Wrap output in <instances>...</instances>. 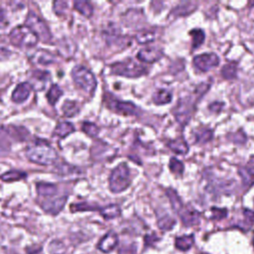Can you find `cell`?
Returning a JSON list of instances; mask_svg holds the SVG:
<instances>
[{
    "label": "cell",
    "mask_w": 254,
    "mask_h": 254,
    "mask_svg": "<svg viewBox=\"0 0 254 254\" xmlns=\"http://www.w3.org/2000/svg\"><path fill=\"white\" fill-rule=\"evenodd\" d=\"M209 87L210 84L208 82H202L192 94L179 99L177 105L173 110V113L181 125L185 126L190 121L197 102L208 91Z\"/></svg>",
    "instance_id": "6da1fadb"
},
{
    "label": "cell",
    "mask_w": 254,
    "mask_h": 254,
    "mask_svg": "<svg viewBox=\"0 0 254 254\" xmlns=\"http://www.w3.org/2000/svg\"><path fill=\"white\" fill-rule=\"evenodd\" d=\"M28 159L39 165H52L57 160V152L46 142H36L26 150Z\"/></svg>",
    "instance_id": "7a4b0ae2"
},
{
    "label": "cell",
    "mask_w": 254,
    "mask_h": 254,
    "mask_svg": "<svg viewBox=\"0 0 254 254\" xmlns=\"http://www.w3.org/2000/svg\"><path fill=\"white\" fill-rule=\"evenodd\" d=\"M72 77L78 88L90 95H94L97 82L94 74L89 69L82 66H77L73 69Z\"/></svg>",
    "instance_id": "3957f363"
},
{
    "label": "cell",
    "mask_w": 254,
    "mask_h": 254,
    "mask_svg": "<svg viewBox=\"0 0 254 254\" xmlns=\"http://www.w3.org/2000/svg\"><path fill=\"white\" fill-rule=\"evenodd\" d=\"M131 183L130 171L126 164L118 165L110 177V189L112 193H121Z\"/></svg>",
    "instance_id": "277c9868"
},
{
    "label": "cell",
    "mask_w": 254,
    "mask_h": 254,
    "mask_svg": "<svg viewBox=\"0 0 254 254\" xmlns=\"http://www.w3.org/2000/svg\"><path fill=\"white\" fill-rule=\"evenodd\" d=\"M11 43L20 48H32L37 42L38 37L25 25L15 27L9 34Z\"/></svg>",
    "instance_id": "5b68a950"
},
{
    "label": "cell",
    "mask_w": 254,
    "mask_h": 254,
    "mask_svg": "<svg viewBox=\"0 0 254 254\" xmlns=\"http://www.w3.org/2000/svg\"><path fill=\"white\" fill-rule=\"evenodd\" d=\"M111 72L125 78H139L147 73V69L132 59L118 62L111 66Z\"/></svg>",
    "instance_id": "8992f818"
},
{
    "label": "cell",
    "mask_w": 254,
    "mask_h": 254,
    "mask_svg": "<svg viewBox=\"0 0 254 254\" xmlns=\"http://www.w3.org/2000/svg\"><path fill=\"white\" fill-rule=\"evenodd\" d=\"M25 26H27L37 37L44 43H51L53 36L51 31L43 19H41L38 15L30 12L26 18Z\"/></svg>",
    "instance_id": "52a82bcc"
},
{
    "label": "cell",
    "mask_w": 254,
    "mask_h": 254,
    "mask_svg": "<svg viewBox=\"0 0 254 254\" xmlns=\"http://www.w3.org/2000/svg\"><path fill=\"white\" fill-rule=\"evenodd\" d=\"M105 102H107V107L122 115H138L140 110L136 107V105L132 102L128 101H121L115 97H113L111 95H105Z\"/></svg>",
    "instance_id": "ba28073f"
},
{
    "label": "cell",
    "mask_w": 254,
    "mask_h": 254,
    "mask_svg": "<svg viewBox=\"0 0 254 254\" xmlns=\"http://www.w3.org/2000/svg\"><path fill=\"white\" fill-rule=\"evenodd\" d=\"M194 66L201 72H207L219 66L220 58L215 53H206L196 56L193 60Z\"/></svg>",
    "instance_id": "9c48e42d"
},
{
    "label": "cell",
    "mask_w": 254,
    "mask_h": 254,
    "mask_svg": "<svg viewBox=\"0 0 254 254\" xmlns=\"http://www.w3.org/2000/svg\"><path fill=\"white\" fill-rule=\"evenodd\" d=\"M67 203V197L64 196L61 198H50L46 199L43 204H42V208H43L46 213L51 215H58L60 211L64 208Z\"/></svg>",
    "instance_id": "30bf717a"
},
{
    "label": "cell",
    "mask_w": 254,
    "mask_h": 254,
    "mask_svg": "<svg viewBox=\"0 0 254 254\" xmlns=\"http://www.w3.org/2000/svg\"><path fill=\"white\" fill-rule=\"evenodd\" d=\"M178 215L185 226L197 225L200 222V213L192 206H184Z\"/></svg>",
    "instance_id": "8fae6325"
},
{
    "label": "cell",
    "mask_w": 254,
    "mask_h": 254,
    "mask_svg": "<svg viewBox=\"0 0 254 254\" xmlns=\"http://www.w3.org/2000/svg\"><path fill=\"white\" fill-rule=\"evenodd\" d=\"M162 56H163L162 50L155 47H147L145 49L140 50L137 54V58L141 62L148 63V64H152L159 61L162 58Z\"/></svg>",
    "instance_id": "7c38bea8"
},
{
    "label": "cell",
    "mask_w": 254,
    "mask_h": 254,
    "mask_svg": "<svg viewBox=\"0 0 254 254\" xmlns=\"http://www.w3.org/2000/svg\"><path fill=\"white\" fill-rule=\"evenodd\" d=\"M118 243V237L114 231H110L98 242V249L104 253L111 252Z\"/></svg>",
    "instance_id": "4fadbf2b"
},
{
    "label": "cell",
    "mask_w": 254,
    "mask_h": 254,
    "mask_svg": "<svg viewBox=\"0 0 254 254\" xmlns=\"http://www.w3.org/2000/svg\"><path fill=\"white\" fill-rule=\"evenodd\" d=\"M32 87L31 84L28 82H21L18 84L17 88L14 90L12 94V100L16 103H21L25 101L31 93Z\"/></svg>",
    "instance_id": "5bb4252c"
},
{
    "label": "cell",
    "mask_w": 254,
    "mask_h": 254,
    "mask_svg": "<svg viewBox=\"0 0 254 254\" xmlns=\"http://www.w3.org/2000/svg\"><path fill=\"white\" fill-rule=\"evenodd\" d=\"M167 146L170 148L172 151L178 154H187L189 152V145L184 137H179L174 140L168 141Z\"/></svg>",
    "instance_id": "9a60e30c"
},
{
    "label": "cell",
    "mask_w": 254,
    "mask_h": 254,
    "mask_svg": "<svg viewBox=\"0 0 254 254\" xmlns=\"http://www.w3.org/2000/svg\"><path fill=\"white\" fill-rule=\"evenodd\" d=\"M37 192L39 196L50 199L54 198V196L58 193V187L54 184H47V183H39L37 184Z\"/></svg>",
    "instance_id": "2e32d148"
},
{
    "label": "cell",
    "mask_w": 254,
    "mask_h": 254,
    "mask_svg": "<svg viewBox=\"0 0 254 254\" xmlns=\"http://www.w3.org/2000/svg\"><path fill=\"white\" fill-rule=\"evenodd\" d=\"M198 3L197 2H183L181 4H179L177 7H175L172 12L170 13V16H185V15H189L190 13H192L196 10Z\"/></svg>",
    "instance_id": "e0dca14e"
},
{
    "label": "cell",
    "mask_w": 254,
    "mask_h": 254,
    "mask_svg": "<svg viewBox=\"0 0 254 254\" xmlns=\"http://www.w3.org/2000/svg\"><path fill=\"white\" fill-rule=\"evenodd\" d=\"M74 131H75V127L72 123L67 121H62L58 123V125L56 126V128L54 130V135L60 138H64V137H67Z\"/></svg>",
    "instance_id": "ac0fdd59"
},
{
    "label": "cell",
    "mask_w": 254,
    "mask_h": 254,
    "mask_svg": "<svg viewBox=\"0 0 254 254\" xmlns=\"http://www.w3.org/2000/svg\"><path fill=\"white\" fill-rule=\"evenodd\" d=\"M32 61L40 65H49L54 62V57L46 50H38L33 54Z\"/></svg>",
    "instance_id": "d6986e66"
},
{
    "label": "cell",
    "mask_w": 254,
    "mask_h": 254,
    "mask_svg": "<svg viewBox=\"0 0 254 254\" xmlns=\"http://www.w3.org/2000/svg\"><path fill=\"white\" fill-rule=\"evenodd\" d=\"M166 195L169 198V201L171 203V206L173 207V209L176 211L177 214H179L180 211L182 210V208L185 206L181 198L179 197V195L177 194V192L173 189H168L166 190Z\"/></svg>",
    "instance_id": "ffe728a7"
},
{
    "label": "cell",
    "mask_w": 254,
    "mask_h": 254,
    "mask_svg": "<svg viewBox=\"0 0 254 254\" xmlns=\"http://www.w3.org/2000/svg\"><path fill=\"white\" fill-rule=\"evenodd\" d=\"M100 215L105 219V220H112L120 216L121 209L117 205H110L108 206L100 207L99 209Z\"/></svg>",
    "instance_id": "44dd1931"
},
{
    "label": "cell",
    "mask_w": 254,
    "mask_h": 254,
    "mask_svg": "<svg viewBox=\"0 0 254 254\" xmlns=\"http://www.w3.org/2000/svg\"><path fill=\"white\" fill-rule=\"evenodd\" d=\"M194 242H195V238H194L193 235L184 236V237L176 238L175 245L178 249H180L182 251H187L193 246Z\"/></svg>",
    "instance_id": "7402d4cb"
},
{
    "label": "cell",
    "mask_w": 254,
    "mask_h": 254,
    "mask_svg": "<svg viewBox=\"0 0 254 254\" xmlns=\"http://www.w3.org/2000/svg\"><path fill=\"white\" fill-rule=\"evenodd\" d=\"M62 111L67 117H73L79 111V104L77 101L67 100L63 104Z\"/></svg>",
    "instance_id": "603a6c76"
},
{
    "label": "cell",
    "mask_w": 254,
    "mask_h": 254,
    "mask_svg": "<svg viewBox=\"0 0 254 254\" xmlns=\"http://www.w3.org/2000/svg\"><path fill=\"white\" fill-rule=\"evenodd\" d=\"M155 38H156V33L155 31H152V30L140 31L135 36L137 43L139 44H148V43H150V42H153Z\"/></svg>",
    "instance_id": "cb8c5ba5"
},
{
    "label": "cell",
    "mask_w": 254,
    "mask_h": 254,
    "mask_svg": "<svg viewBox=\"0 0 254 254\" xmlns=\"http://www.w3.org/2000/svg\"><path fill=\"white\" fill-rule=\"evenodd\" d=\"M172 100V94L167 90H158L153 95V101L156 104H166L171 102Z\"/></svg>",
    "instance_id": "d4e9b609"
},
{
    "label": "cell",
    "mask_w": 254,
    "mask_h": 254,
    "mask_svg": "<svg viewBox=\"0 0 254 254\" xmlns=\"http://www.w3.org/2000/svg\"><path fill=\"white\" fill-rule=\"evenodd\" d=\"M73 42L71 40H64L61 42V44L59 46V52L64 56V57H72L77 48H76V45L73 44L70 46V44H72Z\"/></svg>",
    "instance_id": "484cf974"
},
{
    "label": "cell",
    "mask_w": 254,
    "mask_h": 254,
    "mask_svg": "<svg viewBox=\"0 0 254 254\" xmlns=\"http://www.w3.org/2000/svg\"><path fill=\"white\" fill-rule=\"evenodd\" d=\"M75 9L86 17H91L94 13L93 5L89 1H75Z\"/></svg>",
    "instance_id": "4316f807"
},
{
    "label": "cell",
    "mask_w": 254,
    "mask_h": 254,
    "mask_svg": "<svg viewBox=\"0 0 254 254\" xmlns=\"http://www.w3.org/2000/svg\"><path fill=\"white\" fill-rule=\"evenodd\" d=\"M222 75L226 79H232L237 78L238 75V64L235 62L227 63L222 70Z\"/></svg>",
    "instance_id": "83f0119b"
},
{
    "label": "cell",
    "mask_w": 254,
    "mask_h": 254,
    "mask_svg": "<svg viewBox=\"0 0 254 254\" xmlns=\"http://www.w3.org/2000/svg\"><path fill=\"white\" fill-rule=\"evenodd\" d=\"M238 174L245 185L254 184V167L252 168L241 167L238 169Z\"/></svg>",
    "instance_id": "f1b7e54d"
},
{
    "label": "cell",
    "mask_w": 254,
    "mask_h": 254,
    "mask_svg": "<svg viewBox=\"0 0 254 254\" xmlns=\"http://www.w3.org/2000/svg\"><path fill=\"white\" fill-rule=\"evenodd\" d=\"M190 35L193 38L192 47L194 50L198 49L205 42L206 34L202 29H194L192 31H190Z\"/></svg>",
    "instance_id": "f546056e"
},
{
    "label": "cell",
    "mask_w": 254,
    "mask_h": 254,
    "mask_svg": "<svg viewBox=\"0 0 254 254\" xmlns=\"http://www.w3.org/2000/svg\"><path fill=\"white\" fill-rule=\"evenodd\" d=\"M213 136H214L213 131L208 128H200L195 133L196 141L198 143H206L207 141L213 139Z\"/></svg>",
    "instance_id": "4dcf8cb0"
},
{
    "label": "cell",
    "mask_w": 254,
    "mask_h": 254,
    "mask_svg": "<svg viewBox=\"0 0 254 254\" xmlns=\"http://www.w3.org/2000/svg\"><path fill=\"white\" fill-rule=\"evenodd\" d=\"M62 95H63L62 89L59 86H57V84H53V86L50 89V91L47 94V99L49 100L50 104L54 105V104L57 103V101L59 100V98Z\"/></svg>",
    "instance_id": "1f68e13d"
},
{
    "label": "cell",
    "mask_w": 254,
    "mask_h": 254,
    "mask_svg": "<svg viewBox=\"0 0 254 254\" xmlns=\"http://www.w3.org/2000/svg\"><path fill=\"white\" fill-rule=\"evenodd\" d=\"M176 224V221L169 215H165L158 220V226L162 230H170Z\"/></svg>",
    "instance_id": "d6a6232c"
},
{
    "label": "cell",
    "mask_w": 254,
    "mask_h": 254,
    "mask_svg": "<svg viewBox=\"0 0 254 254\" xmlns=\"http://www.w3.org/2000/svg\"><path fill=\"white\" fill-rule=\"evenodd\" d=\"M25 177H26V174L24 172L12 170V171H9V172L3 174L0 178H1L5 182H16V181H19V180L23 179Z\"/></svg>",
    "instance_id": "836d02e7"
},
{
    "label": "cell",
    "mask_w": 254,
    "mask_h": 254,
    "mask_svg": "<svg viewBox=\"0 0 254 254\" xmlns=\"http://www.w3.org/2000/svg\"><path fill=\"white\" fill-rule=\"evenodd\" d=\"M49 251L51 254H65L67 247L60 240H53L49 245Z\"/></svg>",
    "instance_id": "e575fe53"
},
{
    "label": "cell",
    "mask_w": 254,
    "mask_h": 254,
    "mask_svg": "<svg viewBox=\"0 0 254 254\" xmlns=\"http://www.w3.org/2000/svg\"><path fill=\"white\" fill-rule=\"evenodd\" d=\"M81 127H82V128H81L82 131L87 135L92 136V137L96 136L99 132L98 127L95 123H92V122H84Z\"/></svg>",
    "instance_id": "d590c367"
},
{
    "label": "cell",
    "mask_w": 254,
    "mask_h": 254,
    "mask_svg": "<svg viewBox=\"0 0 254 254\" xmlns=\"http://www.w3.org/2000/svg\"><path fill=\"white\" fill-rule=\"evenodd\" d=\"M169 167H170V170L176 175H182L184 173V164L177 158H171Z\"/></svg>",
    "instance_id": "8d00e7d4"
},
{
    "label": "cell",
    "mask_w": 254,
    "mask_h": 254,
    "mask_svg": "<svg viewBox=\"0 0 254 254\" xmlns=\"http://www.w3.org/2000/svg\"><path fill=\"white\" fill-rule=\"evenodd\" d=\"M72 211H87V210H98L100 209L99 206L90 205L88 203H80V204H76L72 205L71 206Z\"/></svg>",
    "instance_id": "74e56055"
},
{
    "label": "cell",
    "mask_w": 254,
    "mask_h": 254,
    "mask_svg": "<svg viewBox=\"0 0 254 254\" xmlns=\"http://www.w3.org/2000/svg\"><path fill=\"white\" fill-rule=\"evenodd\" d=\"M211 213H213V216H211V219L213 220H222V219H224L227 215L226 209L218 208V207L211 208Z\"/></svg>",
    "instance_id": "f35d334b"
},
{
    "label": "cell",
    "mask_w": 254,
    "mask_h": 254,
    "mask_svg": "<svg viewBox=\"0 0 254 254\" xmlns=\"http://www.w3.org/2000/svg\"><path fill=\"white\" fill-rule=\"evenodd\" d=\"M67 8H68V3L66 1H56L54 3V10L59 15L64 14V11L67 10Z\"/></svg>",
    "instance_id": "ab89813d"
},
{
    "label": "cell",
    "mask_w": 254,
    "mask_h": 254,
    "mask_svg": "<svg viewBox=\"0 0 254 254\" xmlns=\"http://www.w3.org/2000/svg\"><path fill=\"white\" fill-rule=\"evenodd\" d=\"M8 25V20L6 13L3 9L0 8V29H3Z\"/></svg>",
    "instance_id": "60d3db41"
},
{
    "label": "cell",
    "mask_w": 254,
    "mask_h": 254,
    "mask_svg": "<svg viewBox=\"0 0 254 254\" xmlns=\"http://www.w3.org/2000/svg\"><path fill=\"white\" fill-rule=\"evenodd\" d=\"M223 108V102H213L209 105V111L213 112H220Z\"/></svg>",
    "instance_id": "b9f144b4"
},
{
    "label": "cell",
    "mask_w": 254,
    "mask_h": 254,
    "mask_svg": "<svg viewBox=\"0 0 254 254\" xmlns=\"http://www.w3.org/2000/svg\"><path fill=\"white\" fill-rule=\"evenodd\" d=\"M136 247L128 246V247H121L118 251V254H135Z\"/></svg>",
    "instance_id": "7bdbcfd3"
},
{
    "label": "cell",
    "mask_w": 254,
    "mask_h": 254,
    "mask_svg": "<svg viewBox=\"0 0 254 254\" xmlns=\"http://www.w3.org/2000/svg\"><path fill=\"white\" fill-rule=\"evenodd\" d=\"M11 52L6 48H0V61H6L10 58Z\"/></svg>",
    "instance_id": "ee69618b"
},
{
    "label": "cell",
    "mask_w": 254,
    "mask_h": 254,
    "mask_svg": "<svg viewBox=\"0 0 254 254\" xmlns=\"http://www.w3.org/2000/svg\"><path fill=\"white\" fill-rule=\"evenodd\" d=\"M8 151H9V144L7 142L0 140V155H4Z\"/></svg>",
    "instance_id": "f6af8a7d"
},
{
    "label": "cell",
    "mask_w": 254,
    "mask_h": 254,
    "mask_svg": "<svg viewBox=\"0 0 254 254\" xmlns=\"http://www.w3.org/2000/svg\"><path fill=\"white\" fill-rule=\"evenodd\" d=\"M243 213H244L245 218H246L248 221L254 222V211H252V210H250V209H244Z\"/></svg>",
    "instance_id": "bcb514c9"
},
{
    "label": "cell",
    "mask_w": 254,
    "mask_h": 254,
    "mask_svg": "<svg viewBox=\"0 0 254 254\" xmlns=\"http://www.w3.org/2000/svg\"><path fill=\"white\" fill-rule=\"evenodd\" d=\"M253 246H254V235H253Z\"/></svg>",
    "instance_id": "7dc6e473"
}]
</instances>
